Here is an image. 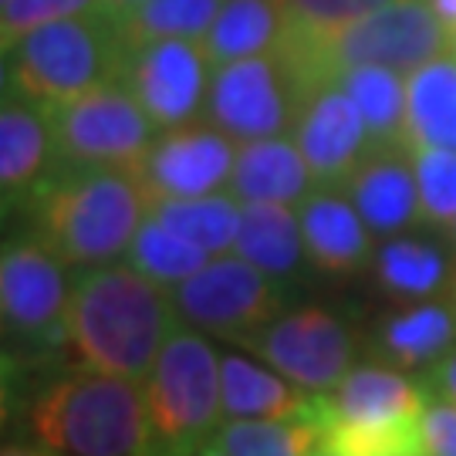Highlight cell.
Here are the masks:
<instances>
[{"label":"cell","instance_id":"obj_1","mask_svg":"<svg viewBox=\"0 0 456 456\" xmlns=\"http://www.w3.org/2000/svg\"><path fill=\"white\" fill-rule=\"evenodd\" d=\"M173 297L166 284L135 267L102 264L75 274L68 305V348L88 369L142 379L173 335Z\"/></svg>","mask_w":456,"mask_h":456},{"label":"cell","instance_id":"obj_2","mask_svg":"<svg viewBox=\"0 0 456 456\" xmlns=\"http://www.w3.org/2000/svg\"><path fill=\"white\" fill-rule=\"evenodd\" d=\"M28 433L61 456H156V429L139 379L102 369L51 375L28 399Z\"/></svg>","mask_w":456,"mask_h":456},{"label":"cell","instance_id":"obj_3","mask_svg":"<svg viewBox=\"0 0 456 456\" xmlns=\"http://www.w3.org/2000/svg\"><path fill=\"white\" fill-rule=\"evenodd\" d=\"M34 237L71 267H102L129 254L149 196L129 169L61 166L34 196Z\"/></svg>","mask_w":456,"mask_h":456},{"label":"cell","instance_id":"obj_4","mask_svg":"<svg viewBox=\"0 0 456 456\" xmlns=\"http://www.w3.org/2000/svg\"><path fill=\"white\" fill-rule=\"evenodd\" d=\"M129 54L122 14L102 4L95 11L41 24L4 51V85L45 109H58L102 85L122 82Z\"/></svg>","mask_w":456,"mask_h":456},{"label":"cell","instance_id":"obj_5","mask_svg":"<svg viewBox=\"0 0 456 456\" xmlns=\"http://www.w3.org/2000/svg\"><path fill=\"white\" fill-rule=\"evenodd\" d=\"M450 34L429 0H392L338 31L297 34L288 28L277 51L305 95L314 85L335 82L342 71L359 65L416 71L450 51Z\"/></svg>","mask_w":456,"mask_h":456},{"label":"cell","instance_id":"obj_6","mask_svg":"<svg viewBox=\"0 0 456 456\" xmlns=\"http://www.w3.org/2000/svg\"><path fill=\"white\" fill-rule=\"evenodd\" d=\"M159 453L186 456L213 440L224 416L220 355L203 331L173 328L146 386Z\"/></svg>","mask_w":456,"mask_h":456},{"label":"cell","instance_id":"obj_7","mask_svg":"<svg viewBox=\"0 0 456 456\" xmlns=\"http://www.w3.org/2000/svg\"><path fill=\"white\" fill-rule=\"evenodd\" d=\"M65 264L37 237H11L0 254V318L14 359L45 362L68 348V305L75 281Z\"/></svg>","mask_w":456,"mask_h":456},{"label":"cell","instance_id":"obj_8","mask_svg":"<svg viewBox=\"0 0 456 456\" xmlns=\"http://www.w3.org/2000/svg\"><path fill=\"white\" fill-rule=\"evenodd\" d=\"M61 166L82 169H135L156 142L159 126L126 82L102 85L68 105L51 109Z\"/></svg>","mask_w":456,"mask_h":456},{"label":"cell","instance_id":"obj_9","mask_svg":"<svg viewBox=\"0 0 456 456\" xmlns=\"http://www.w3.org/2000/svg\"><path fill=\"white\" fill-rule=\"evenodd\" d=\"M274 372L308 392H331L355 369L359 338L338 311L325 305L281 308L264 328L240 342Z\"/></svg>","mask_w":456,"mask_h":456},{"label":"cell","instance_id":"obj_10","mask_svg":"<svg viewBox=\"0 0 456 456\" xmlns=\"http://www.w3.org/2000/svg\"><path fill=\"white\" fill-rule=\"evenodd\" d=\"M173 311L183 325L203 335L240 345L284 308V291L274 277L244 257H220L169 288Z\"/></svg>","mask_w":456,"mask_h":456},{"label":"cell","instance_id":"obj_11","mask_svg":"<svg viewBox=\"0 0 456 456\" xmlns=\"http://www.w3.org/2000/svg\"><path fill=\"white\" fill-rule=\"evenodd\" d=\"M301 98V85L281 51H267L216 68L203 115L230 139L257 142L294 129Z\"/></svg>","mask_w":456,"mask_h":456},{"label":"cell","instance_id":"obj_12","mask_svg":"<svg viewBox=\"0 0 456 456\" xmlns=\"http://www.w3.org/2000/svg\"><path fill=\"white\" fill-rule=\"evenodd\" d=\"M210 54L186 37H163L132 48L126 78L132 95L159 129H180L196 122L210 95Z\"/></svg>","mask_w":456,"mask_h":456},{"label":"cell","instance_id":"obj_13","mask_svg":"<svg viewBox=\"0 0 456 456\" xmlns=\"http://www.w3.org/2000/svg\"><path fill=\"white\" fill-rule=\"evenodd\" d=\"M237 149L227 132L210 122H190L180 129H166L149 146L146 159L135 166V180L142 183L149 200L156 196H210L220 193L233 176Z\"/></svg>","mask_w":456,"mask_h":456},{"label":"cell","instance_id":"obj_14","mask_svg":"<svg viewBox=\"0 0 456 456\" xmlns=\"http://www.w3.org/2000/svg\"><path fill=\"white\" fill-rule=\"evenodd\" d=\"M291 132L318 186H345L372 149L359 105L338 82H322L305 92Z\"/></svg>","mask_w":456,"mask_h":456},{"label":"cell","instance_id":"obj_15","mask_svg":"<svg viewBox=\"0 0 456 456\" xmlns=\"http://www.w3.org/2000/svg\"><path fill=\"white\" fill-rule=\"evenodd\" d=\"M61 169L51 109L4 85L0 109V193L4 210H28Z\"/></svg>","mask_w":456,"mask_h":456},{"label":"cell","instance_id":"obj_16","mask_svg":"<svg viewBox=\"0 0 456 456\" xmlns=\"http://www.w3.org/2000/svg\"><path fill=\"white\" fill-rule=\"evenodd\" d=\"M426 399H429L426 382H412L406 369L365 362V365H355L331 392H322V426L419 423Z\"/></svg>","mask_w":456,"mask_h":456},{"label":"cell","instance_id":"obj_17","mask_svg":"<svg viewBox=\"0 0 456 456\" xmlns=\"http://www.w3.org/2000/svg\"><path fill=\"white\" fill-rule=\"evenodd\" d=\"M308 264L328 277H355L372 257V230L342 186H314L297 203Z\"/></svg>","mask_w":456,"mask_h":456},{"label":"cell","instance_id":"obj_18","mask_svg":"<svg viewBox=\"0 0 456 456\" xmlns=\"http://www.w3.org/2000/svg\"><path fill=\"white\" fill-rule=\"evenodd\" d=\"M342 190L375 237H395L423 220L412 152L406 146L369 149V156L362 159Z\"/></svg>","mask_w":456,"mask_h":456},{"label":"cell","instance_id":"obj_19","mask_svg":"<svg viewBox=\"0 0 456 456\" xmlns=\"http://www.w3.org/2000/svg\"><path fill=\"white\" fill-rule=\"evenodd\" d=\"M220 386L230 419H322V392L301 389L291 379H277L271 369L237 348L220 355Z\"/></svg>","mask_w":456,"mask_h":456},{"label":"cell","instance_id":"obj_20","mask_svg":"<svg viewBox=\"0 0 456 456\" xmlns=\"http://www.w3.org/2000/svg\"><path fill=\"white\" fill-rule=\"evenodd\" d=\"M456 348V301H416L379 322L375 352L395 369H433Z\"/></svg>","mask_w":456,"mask_h":456},{"label":"cell","instance_id":"obj_21","mask_svg":"<svg viewBox=\"0 0 456 456\" xmlns=\"http://www.w3.org/2000/svg\"><path fill=\"white\" fill-rule=\"evenodd\" d=\"M311 169L291 139H257L237 149L230 190L240 203H281L291 207L311 193Z\"/></svg>","mask_w":456,"mask_h":456},{"label":"cell","instance_id":"obj_22","mask_svg":"<svg viewBox=\"0 0 456 456\" xmlns=\"http://www.w3.org/2000/svg\"><path fill=\"white\" fill-rule=\"evenodd\" d=\"M403 146L456 152V54H440L409 71Z\"/></svg>","mask_w":456,"mask_h":456},{"label":"cell","instance_id":"obj_23","mask_svg":"<svg viewBox=\"0 0 456 456\" xmlns=\"http://www.w3.org/2000/svg\"><path fill=\"white\" fill-rule=\"evenodd\" d=\"M237 257L250 261L257 271L274 277L277 284H291L305 274V233L291 207L281 203H244Z\"/></svg>","mask_w":456,"mask_h":456},{"label":"cell","instance_id":"obj_24","mask_svg":"<svg viewBox=\"0 0 456 456\" xmlns=\"http://www.w3.org/2000/svg\"><path fill=\"white\" fill-rule=\"evenodd\" d=\"M453 247H443L429 237H389L372 257L375 284L399 301H426L453 277Z\"/></svg>","mask_w":456,"mask_h":456},{"label":"cell","instance_id":"obj_25","mask_svg":"<svg viewBox=\"0 0 456 456\" xmlns=\"http://www.w3.org/2000/svg\"><path fill=\"white\" fill-rule=\"evenodd\" d=\"M291 28V14L284 0H224L220 14L213 20L203 48L213 68L277 51Z\"/></svg>","mask_w":456,"mask_h":456},{"label":"cell","instance_id":"obj_26","mask_svg":"<svg viewBox=\"0 0 456 456\" xmlns=\"http://www.w3.org/2000/svg\"><path fill=\"white\" fill-rule=\"evenodd\" d=\"M149 216L159 220L166 230L210 254H227L237 247L244 207L237 196H156L149 200Z\"/></svg>","mask_w":456,"mask_h":456},{"label":"cell","instance_id":"obj_27","mask_svg":"<svg viewBox=\"0 0 456 456\" xmlns=\"http://www.w3.org/2000/svg\"><path fill=\"white\" fill-rule=\"evenodd\" d=\"M335 82L342 85L359 105L362 118L369 126L372 149L403 146L406 132V82L399 71L382 65H359L342 71Z\"/></svg>","mask_w":456,"mask_h":456},{"label":"cell","instance_id":"obj_28","mask_svg":"<svg viewBox=\"0 0 456 456\" xmlns=\"http://www.w3.org/2000/svg\"><path fill=\"white\" fill-rule=\"evenodd\" d=\"M213 443L227 456H314L322 450V419H227Z\"/></svg>","mask_w":456,"mask_h":456},{"label":"cell","instance_id":"obj_29","mask_svg":"<svg viewBox=\"0 0 456 456\" xmlns=\"http://www.w3.org/2000/svg\"><path fill=\"white\" fill-rule=\"evenodd\" d=\"M224 0H142L122 14V28L132 48L163 41V37H186L203 41L210 34L213 20L220 14Z\"/></svg>","mask_w":456,"mask_h":456},{"label":"cell","instance_id":"obj_30","mask_svg":"<svg viewBox=\"0 0 456 456\" xmlns=\"http://www.w3.org/2000/svg\"><path fill=\"white\" fill-rule=\"evenodd\" d=\"M207 257H210V250L176 237L173 230H166L152 216L142 220V227H139V233H135V240L129 247L132 267L152 277V281L166 284V288H176L180 281L196 274L200 267H207Z\"/></svg>","mask_w":456,"mask_h":456},{"label":"cell","instance_id":"obj_31","mask_svg":"<svg viewBox=\"0 0 456 456\" xmlns=\"http://www.w3.org/2000/svg\"><path fill=\"white\" fill-rule=\"evenodd\" d=\"M412 169H416V186H419L423 224L446 230L456 220V152L412 149Z\"/></svg>","mask_w":456,"mask_h":456},{"label":"cell","instance_id":"obj_32","mask_svg":"<svg viewBox=\"0 0 456 456\" xmlns=\"http://www.w3.org/2000/svg\"><path fill=\"white\" fill-rule=\"evenodd\" d=\"M102 4L105 0H0V45H4V51L14 48L34 28L95 11Z\"/></svg>","mask_w":456,"mask_h":456},{"label":"cell","instance_id":"obj_33","mask_svg":"<svg viewBox=\"0 0 456 456\" xmlns=\"http://www.w3.org/2000/svg\"><path fill=\"white\" fill-rule=\"evenodd\" d=\"M291 14V31L297 34H328L345 24L372 14L392 0H284Z\"/></svg>","mask_w":456,"mask_h":456},{"label":"cell","instance_id":"obj_34","mask_svg":"<svg viewBox=\"0 0 456 456\" xmlns=\"http://www.w3.org/2000/svg\"><path fill=\"white\" fill-rule=\"evenodd\" d=\"M419 456H456V403L429 392L419 419Z\"/></svg>","mask_w":456,"mask_h":456},{"label":"cell","instance_id":"obj_35","mask_svg":"<svg viewBox=\"0 0 456 456\" xmlns=\"http://www.w3.org/2000/svg\"><path fill=\"white\" fill-rule=\"evenodd\" d=\"M423 382L429 392H436V395H443V399L456 403V348L450 352V355H443V359L426 372Z\"/></svg>","mask_w":456,"mask_h":456},{"label":"cell","instance_id":"obj_36","mask_svg":"<svg viewBox=\"0 0 456 456\" xmlns=\"http://www.w3.org/2000/svg\"><path fill=\"white\" fill-rule=\"evenodd\" d=\"M0 456H54V453H51L48 446H41V443L37 446L34 443H7Z\"/></svg>","mask_w":456,"mask_h":456},{"label":"cell","instance_id":"obj_37","mask_svg":"<svg viewBox=\"0 0 456 456\" xmlns=\"http://www.w3.org/2000/svg\"><path fill=\"white\" fill-rule=\"evenodd\" d=\"M429 4H433V11H436L443 24L456 34V0H429Z\"/></svg>","mask_w":456,"mask_h":456},{"label":"cell","instance_id":"obj_38","mask_svg":"<svg viewBox=\"0 0 456 456\" xmlns=\"http://www.w3.org/2000/svg\"><path fill=\"white\" fill-rule=\"evenodd\" d=\"M186 456H227V453H224V450L210 440V443H203V446H196L193 453H186Z\"/></svg>","mask_w":456,"mask_h":456},{"label":"cell","instance_id":"obj_39","mask_svg":"<svg viewBox=\"0 0 456 456\" xmlns=\"http://www.w3.org/2000/svg\"><path fill=\"white\" fill-rule=\"evenodd\" d=\"M105 4H109L112 11H118V14H129L132 7H139L142 0H105Z\"/></svg>","mask_w":456,"mask_h":456},{"label":"cell","instance_id":"obj_40","mask_svg":"<svg viewBox=\"0 0 456 456\" xmlns=\"http://www.w3.org/2000/svg\"><path fill=\"white\" fill-rule=\"evenodd\" d=\"M446 240H450V247H453V254H456V220L446 227Z\"/></svg>","mask_w":456,"mask_h":456},{"label":"cell","instance_id":"obj_41","mask_svg":"<svg viewBox=\"0 0 456 456\" xmlns=\"http://www.w3.org/2000/svg\"><path fill=\"white\" fill-rule=\"evenodd\" d=\"M314 456H335V453H328V450H318V453H314Z\"/></svg>","mask_w":456,"mask_h":456},{"label":"cell","instance_id":"obj_42","mask_svg":"<svg viewBox=\"0 0 456 456\" xmlns=\"http://www.w3.org/2000/svg\"><path fill=\"white\" fill-rule=\"evenodd\" d=\"M453 301H456V274H453Z\"/></svg>","mask_w":456,"mask_h":456},{"label":"cell","instance_id":"obj_43","mask_svg":"<svg viewBox=\"0 0 456 456\" xmlns=\"http://www.w3.org/2000/svg\"><path fill=\"white\" fill-rule=\"evenodd\" d=\"M156 456H166V453H156Z\"/></svg>","mask_w":456,"mask_h":456}]
</instances>
